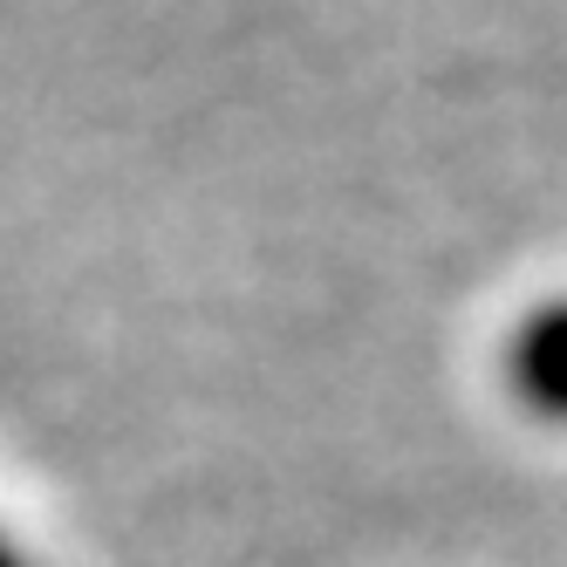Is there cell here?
Wrapping results in <instances>:
<instances>
[{
    "mask_svg": "<svg viewBox=\"0 0 567 567\" xmlns=\"http://www.w3.org/2000/svg\"><path fill=\"white\" fill-rule=\"evenodd\" d=\"M0 567H14V554H8V547H0Z\"/></svg>",
    "mask_w": 567,
    "mask_h": 567,
    "instance_id": "1",
    "label": "cell"
}]
</instances>
